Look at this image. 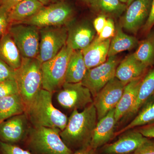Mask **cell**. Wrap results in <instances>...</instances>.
<instances>
[{
    "mask_svg": "<svg viewBox=\"0 0 154 154\" xmlns=\"http://www.w3.org/2000/svg\"><path fill=\"white\" fill-rule=\"evenodd\" d=\"M0 59L15 70L22 63L20 51L8 31L0 38Z\"/></svg>",
    "mask_w": 154,
    "mask_h": 154,
    "instance_id": "ffe728a7",
    "label": "cell"
},
{
    "mask_svg": "<svg viewBox=\"0 0 154 154\" xmlns=\"http://www.w3.org/2000/svg\"><path fill=\"white\" fill-rule=\"evenodd\" d=\"M40 42L37 60L41 63L51 59L66 44L67 26H50L39 28Z\"/></svg>",
    "mask_w": 154,
    "mask_h": 154,
    "instance_id": "ba28073f",
    "label": "cell"
},
{
    "mask_svg": "<svg viewBox=\"0 0 154 154\" xmlns=\"http://www.w3.org/2000/svg\"><path fill=\"white\" fill-rule=\"evenodd\" d=\"M26 113L15 116L0 123V140L8 143H16L28 136L30 128Z\"/></svg>",
    "mask_w": 154,
    "mask_h": 154,
    "instance_id": "5bb4252c",
    "label": "cell"
},
{
    "mask_svg": "<svg viewBox=\"0 0 154 154\" xmlns=\"http://www.w3.org/2000/svg\"><path fill=\"white\" fill-rule=\"evenodd\" d=\"M74 11L66 2L51 3L44 6L37 14L21 24L39 28L50 26H67L72 22Z\"/></svg>",
    "mask_w": 154,
    "mask_h": 154,
    "instance_id": "8992f818",
    "label": "cell"
},
{
    "mask_svg": "<svg viewBox=\"0 0 154 154\" xmlns=\"http://www.w3.org/2000/svg\"><path fill=\"white\" fill-rule=\"evenodd\" d=\"M63 1H65L64 0H50V2L51 3L58 2H63Z\"/></svg>",
    "mask_w": 154,
    "mask_h": 154,
    "instance_id": "60d3db41",
    "label": "cell"
},
{
    "mask_svg": "<svg viewBox=\"0 0 154 154\" xmlns=\"http://www.w3.org/2000/svg\"><path fill=\"white\" fill-rule=\"evenodd\" d=\"M82 1L83 2H85L88 4L89 2H90V1H91V0H82Z\"/></svg>",
    "mask_w": 154,
    "mask_h": 154,
    "instance_id": "7bdbcfd3",
    "label": "cell"
},
{
    "mask_svg": "<svg viewBox=\"0 0 154 154\" xmlns=\"http://www.w3.org/2000/svg\"><path fill=\"white\" fill-rule=\"evenodd\" d=\"M8 32L14 39L22 57L36 58L39 52V28L23 24L10 25Z\"/></svg>",
    "mask_w": 154,
    "mask_h": 154,
    "instance_id": "52a82bcc",
    "label": "cell"
},
{
    "mask_svg": "<svg viewBox=\"0 0 154 154\" xmlns=\"http://www.w3.org/2000/svg\"><path fill=\"white\" fill-rule=\"evenodd\" d=\"M97 122V112L94 103L82 112L73 110L66 126L60 131V137L73 152L91 147Z\"/></svg>",
    "mask_w": 154,
    "mask_h": 154,
    "instance_id": "6da1fadb",
    "label": "cell"
},
{
    "mask_svg": "<svg viewBox=\"0 0 154 154\" xmlns=\"http://www.w3.org/2000/svg\"><path fill=\"white\" fill-rule=\"evenodd\" d=\"M22 1L23 0H0V6H3L10 11L14 6Z\"/></svg>",
    "mask_w": 154,
    "mask_h": 154,
    "instance_id": "74e56055",
    "label": "cell"
},
{
    "mask_svg": "<svg viewBox=\"0 0 154 154\" xmlns=\"http://www.w3.org/2000/svg\"><path fill=\"white\" fill-rule=\"evenodd\" d=\"M115 31V23L113 19L110 18H107L105 27L96 38L99 41L110 39L114 36Z\"/></svg>",
    "mask_w": 154,
    "mask_h": 154,
    "instance_id": "f546056e",
    "label": "cell"
},
{
    "mask_svg": "<svg viewBox=\"0 0 154 154\" xmlns=\"http://www.w3.org/2000/svg\"><path fill=\"white\" fill-rule=\"evenodd\" d=\"M138 60L148 67L154 64V31L148 33L146 38L139 44L133 53Z\"/></svg>",
    "mask_w": 154,
    "mask_h": 154,
    "instance_id": "83f0119b",
    "label": "cell"
},
{
    "mask_svg": "<svg viewBox=\"0 0 154 154\" xmlns=\"http://www.w3.org/2000/svg\"><path fill=\"white\" fill-rule=\"evenodd\" d=\"M137 115L129 124L118 132L114 137L136 127L143 126L154 122V95L147 100L137 112Z\"/></svg>",
    "mask_w": 154,
    "mask_h": 154,
    "instance_id": "484cf974",
    "label": "cell"
},
{
    "mask_svg": "<svg viewBox=\"0 0 154 154\" xmlns=\"http://www.w3.org/2000/svg\"><path fill=\"white\" fill-rule=\"evenodd\" d=\"M110 41L111 38L99 41L95 37L88 47L82 50L87 69L98 66L107 60Z\"/></svg>",
    "mask_w": 154,
    "mask_h": 154,
    "instance_id": "ac0fdd59",
    "label": "cell"
},
{
    "mask_svg": "<svg viewBox=\"0 0 154 154\" xmlns=\"http://www.w3.org/2000/svg\"><path fill=\"white\" fill-rule=\"evenodd\" d=\"M41 64L36 58L22 57L21 66L16 70L19 94L27 108L42 89Z\"/></svg>",
    "mask_w": 154,
    "mask_h": 154,
    "instance_id": "3957f363",
    "label": "cell"
},
{
    "mask_svg": "<svg viewBox=\"0 0 154 154\" xmlns=\"http://www.w3.org/2000/svg\"><path fill=\"white\" fill-rule=\"evenodd\" d=\"M71 154H99L97 150L91 148V147L82 149L76 152H74Z\"/></svg>",
    "mask_w": 154,
    "mask_h": 154,
    "instance_id": "f35d334b",
    "label": "cell"
},
{
    "mask_svg": "<svg viewBox=\"0 0 154 154\" xmlns=\"http://www.w3.org/2000/svg\"><path fill=\"white\" fill-rule=\"evenodd\" d=\"M52 93L42 89L26 109L28 120L33 127L51 128L63 130L68 119L53 105Z\"/></svg>",
    "mask_w": 154,
    "mask_h": 154,
    "instance_id": "7a4b0ae2",
    "label": "cell"
},
{
    "mask_svg": "<svg viewBox=\"0 0 154 154\" xmlns=\"http://www.w3.org/2000/svg\"><path fill=\"white\" fill-rule=\"evenodd\" d=\"M61 131L51 128H31L28 136V148L33 154H71L60 137Z\"/></svg>",
    "mask_w": 154,
    "mask_h": 154,
    "instance_id": "277c9868",
    "label": "cell"
},
{
    "mask_svg": "<svg viewBox=\"0 0 154 154\" xmlns=\"http://www.w3.org/2000/svg\"><path fill=\"white\" fill-rule=\"evenodd\" d=\"M138 131L145 137L154 139V122L141 126Z\"/></svg>",
    "mask_w": 154,
    "mask_h": 154,
    "instance_id": "8d00e7d4",
    "label": "cell"
},
{
    "mask_svg": "<svg viewBox=\"0 0 154 154\" xmlns=\"http://www.w3.org/2000/svg\"><path fill=\"white\" fill-rule=\"evenodd\" d=\"M15 76L16 70L0 59V82L15 80Z\"/></svg>",
    "mask_w": 154,
    "mask_h": 154,
    "instance_id": "1f68e13d",
    "label": "cell"
},
{
    "mask_svg": "<svg viewBox=\"0 0 154 154\" xmlns=\"http://www.w3.org/2000/svg\"><path fill=\"white\" fill-rule=\"evenodd\" d=\"M154 95V68L151 70L143 78L136 102L127 116L135 115L143 104Z\"/></svg>",
    "mask_w": 154,
    "mask_h": 154,
    "instance_id": "d4e9b609",
    "label": "cell"
},
{
    "mask_svg": "<svg viewBox=\"0 0 154 154\" xmlns=\"http://www.w3.org/2000/svg\"><path fill=\"white\" fill-rule=\"evenodd\" d=\"M138 44L137 38L125 33L120 25H118L116 28L115 35L110 41L108 57L133 49Z\"/></svg>",
    "mask_w": 154,
    "mask_h": 154,
    "instance_id": "cb8c5ba5",
    "label": "cell"
},
{
    "mask_svg": "<svg viewBox=\"0 0 154 154\" xmlns=\"http://www.w3.org/2000/svg\"><path fill=\"white\" fill-rule=\"evenodd\" d=\"M115 111V108H113L98 121L91 142V148L97 150L114 137L115 125L117 123Z\"/></svg>",
    "mask_w": 154,
    "mask_h": 154,
    "instance_id": "2e32d148",
    "label": "cell"
},
{
    "mask_svg": "<svg viewBox=\"0 0 154 154\" xmlns=\"http://www.w3.org/2000/svg\"><path fill=\"white\" fill-rule=\"evenodd\" d=\"M152 0H134L128 6L120 26L129 33L136 34L148 18Z\"/></svg>",
    "mask_w": 154,
    "mask_h": 154,
    "instance_id": "7c38bea8",
    "label": "cell"
},
{
    "mask_svg": "<svg viewBox=\"0 0 154 154\" xmlns=\"http://www.w3.org/2000/svg\"><path fill=\"white\" fill-rule=\"evenodd\" d=\"M0 149L2 154H32L18 146L0 141Z\"/></svg>",
    "mask_w": 154,
    "mask_h": 154,
    "instance_id": "4dcf8cb0",
    "label": "cell"
},
{
    "mask_svg": "<svg viewBox=\"0 0 154 154\" xmlns=\"http://www.w3.org/2000/svg\"><path fill=\"white\" fill-rule=\"evenodd\" d=\"M73 50L67 43L57 55L41 64L42 89L53 93L65 82L67 69Z\"/></svg>",
    "mask_w": 154,
    "mask_h": 154,
    "instance_id": "5b68a950",
    "label": "cell"
},
{
    "mask_svg": "<svg viewBox=\"0 0 154 154\" xmlns=\"http://www.w3.org/2000/svg\"><path fill=\"white\" fill-rule=\"evenodd\" d=\"M125 85L114 77L94 97L93 103L97 112L98 121L115 108L122 96Z\"/></svg>",
    "mask_w": 154,
    "mask_h": 154,
    "instance_id": "8fae6325",
    "label": "cell"
},
{
    "mask_svg": "<svg viewBox=\"0 0 154 154\" xmlns=\"http://www.w3.org/2000/svg\"><path fill=\"white\" fill-rule=\"evenodd\" d=\"M154 25V0L152 2L151 8L147 20L143 27V30L146 33H149Z\"/></svg>",
    "mask_w": 154,
    "mask_h": 154,
    "instance_id": "d590c367",
    "label": "cell"
},
{
    "mask_svg": "<svg viewBox=\"0 0 154 154\" xmlns=\"http://www.w3.org/2000/svg\"><path fill=\"white\" fill-rule=\"evenodd\" d=\"M120 1L124 3V4H126L127 3L128 0H120Z\"/></svg>",
    "mask_w": 154,
    "mask_h": 154,
    "instance_id": "ee69618b",
    "label": "cell"
},
{
    "mask_svg": "<svg viewBox=\"0 0 154 154\" xmlns=\"http://www.w3.org/2000/svg\"><path fill=\"white\" fill-rule=\"evenodd\" d=\"M66 43L73 50H83L88 47L95 38L94 26L87 22H81L67 26Z\"/></svg>",
    "mask_w": 154,
    "mask_h": 154,
    "instance_id": "9a60e30c",
    "label": "cell"
},
{
    "mask_svg": "<svg viewBox=\"0 0 154 154\" xmlns=\"http://www.w3.org/2000/svg\"><path fill=\"white\" fill-rule=\"evenodd\" d=\"M39 2L42 3L44 6H47L49 5L50 0H37Z\"/></svg>",
    "mask_w": 154,
    "mask_h": 154,
    "instance_id": "ab89813d",
    "label": "cell"
},
{
    "mask_svg": "<svg viewBox=\"0 0 154 154\" xmlns=\"http://www.w3.org/2000/svg\"><path fill=\"white\" fill-rule=\"evenodd\" d=\"M118 61L116 56L108 57L104 63L88 69L81 83L91 91L93 98L107 83L115 77Z\"/></svg>",
    "mask_w": 154,
    "mask_h": 154,
    "instance_id": "9c48e42d",
    "label": "cell"
},
{
    "mask_svg": "<svg viewBox=\"0 0 154 154\" xmlns=\"http://www.w3.org/2000/svg\"><path fill=\"white\" fill-rule=\"evenodd\" d=\"M87 70L82 51L73 50L67 69L65 82H81Z\"/></svg>",
    "mask_w": 154,
    "mask_h": 154,
    "instance_id": "603a6c76",
    "label": "cell"
},
{
    "mask_svg": "<svg viewBox=\"0 0 154 154\" xmlns=\"http://www.w3.org/2000/svg\"><path fill=\"white\" fill-rule=\"evenodd\" d=\"M44 6L37 0H23L9 11L10 25L21 24L37 14Z\"/></svg>",
    "mask_w": 154,
    "mask_h": 154,
    "instance_id": "44dd1931",
    "label": "cell"
},
{
    "mask_svg": "<svg viewBox=\"0 0 154 154\" xmlns=\"http://www.w3.org/2000/svg\"><path fill=\"white\" fill-rule=\"evenodd\" d=\"M9 11L3 6H0V38L8 31L10 24Z\"/></svg>",
    "mask_w": 154,
    "mask_h": 154,
    "instance_id": "d6a6232c",
    "label": "cell"
},
{
    "mask_svg": "<svg viewBox=\"0 0 154 154\" xmlns=\"http://www.w3.org/2000/svg\"><path fill=\"white\" fill-rule=\"evenodd\" d=\"M112 143L100 148L99 154H131L149 139L138 130L127 131Z\"/></svg>",
    "mask_w": 154,
    "mask_h": 154,
    "instance_id": "4fadbf2b",
    "label": "cell"
},
{
    "mask_svg": "<svg viewBox=\"0 0 154 154\" xmlns=\"http://www.w3.org/2000/svg\"><path fill=\"white\" fill-rule=\"evenodd\" d=\"M26 108L19 94L0 98V123L13 116L25 113Z\"/></svg>",
    "mask_w": 154,
    "mask_h": 154,
    "instance_id": "7402d4cb",
    "label": "cell"
},
{
    "mask_svg": "<svg viewBox=\"0 0 154 154\" xmlns=\"http://www.w3.org/2000/svg\"><path fill=\"white\" fill-rule=\"evenodd\" d=\"M143 77L133 80L127 84L123 94L115 107V117L116 122L126 116L134 105L137 98Z\"/></svg>",
    "mask_w": 154,
    "mask_h": 154,
    "instance_id": "d6986e66",
    "label": "cell"
},
{
    "mask_svg": "<svg viewBox=\"0 0 154 154\" xmlns=\"http://www.w3.org/2000/svg\"><path fill=\"white\" fill-rule=\"evenodd\" d=\"M131 154H154V140L149 139Z\"/></svg>",
    "mask_w": 154,
    "mask_h": 154,
    "instance_id": "836d02e7",
    "label": "cell"
},
{
    "mask_svg": "<svg viewBox=\"0 0 154 154\" xmlns=\"http://www.w3.org/2000/svg\"><path fill=\"white\" fill-rule=\"evenodd\" d=\"M19 94L16 80H9L0 82V98Z\"/></svg>",
    "mask_w": 154,
    "mask_h": 154,
    "instance_id": "f1b7e54d",
    "label": "cell"
},
{
    "mask_svg": "<svg viewBox=\"0 0 154 154\" xmlns=\"http://www.w3.org/2000/svg\"><path fill=\"white\" fill-rule=\"evenodd\" d=\"M148 67L138 60L133 54L127 56L120 63L116 71L115 77L126 85L143 75Z\"/></svg>",
    "mask_w": 154,
    "mask_h": 154,
    "instance_id": "e0dca14e",
    "label": "cell"
},
{
    "mask_svg": "<svg viewBox=\"0 0 154 154\" xmlns=\"http://www.w3.org/2000/svg\"><path fill=\"white\" fill-rule=\"evenodd\" d=\"M88 5L94 11L105 16L118 17L126 11V4L120 0H91Z\"/></svg>",
    "mask_w": 154,
    "mask_h": 154,
    "instance_id": "4316f807",
    "label": "cell"
},
{
    "mask_svg": "<svg viewBox=\"0 0 154 154\" xmlns=\"http://www.w3.org/2000/svg\"><path fill=\"white\" fill-rule=\"evenodd\" d=\"M57 95L61 106L73 110L84 109L94 102L91 91L81 82H65Z\"/></svg>",
    "mask_w": 154,
    "mask_h": 154,
    "instance_id": "30bf717a",
    "label": "cell"
},
{
    "mask_svg": "<svg viewBox=\"0 0 154 154\" xmlns=\"http://www.w3.org/2000/svg\"><path fill=\"white\" fill-rule=\"evenodd\" d=\"M107 19V17L103 15H100L94 19L93 26L98 36L105 27Z\"/></svg>",
    "mask_w": 154,
    "mask_h": 154,
    "instance_id": "e575fe53",
    "label": "cell"
},
{
    "mask_svg": "<svg viewBox=\"0 0 154 154\" xmlns=\"http://www.w3.org/2000/svg\"><path fill=\"white\" fill-rule=\"evenodd\" d=\"M134 0H128L127 3L126 5L127 6H128Z\"/></svg>",
    "mask_w": 154,
    "mask_h": 154,
    "instance_id": "b9f144b4",
    "label": "cell"
}]
</instances>
